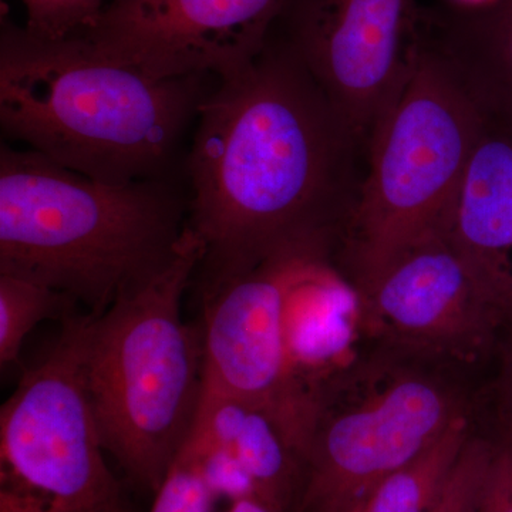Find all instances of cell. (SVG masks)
Wrapping results in <instances>:
<instances>
[{
  "label": "cell",
  "mask_w": 512,
  "mask_h": 512,
  "mask_svg": "<svg viewBox=\"0 0 512 512\" xmlns=\"http://www.w3.org/2000/svg\"><path fill=\"white\" fill-rule=\"evenodd\" d=\"M319 255L330 251L289 249L204 293L202 397L264 413L302 464L323 399L299 367L292 305L303 271Z\"/></svg>",
  "instance_id": "7"
},
{
  "label": "cell",
  "mask_w": 512,
  "mask_h": 512,
  "mask_svg": "<svg viewBox=\"0 0 512 512\" xmlns=\"http://www.w3.org/2000/svg\"><path fill=\"white\" fill-rule=\"evenodd\" d=\"M470 437L463 414L420 456L386 478L360 512H431Z\"/></svg>",
  "instance_id": "15"
},
{
  "label": "cell",
  "mask_w": 512,
  "mask_h": 512,
  "mask_svg": "<svg viewBox=\"0 0 512 512\" xmlns=\"http://www.w3.org/2000/svg\"><path fill=\"white\" fill-rule=\"evenodd\" d=\"M416 0H286L271 35L319 84L363 150L406 83Z\"/></svg>",
  "instance_id": "9"
},
{
  "label": "cell",
  "mask_w": 512,
  "mask_h": 512,
  "mask_svg": "<svg viewBox=\"0 0 512 512\" xmlns=\"http://www.w3.org/2000/svg\"><path fill=\"white\" fill-rule=\"evenodd\" d=\"M501 372L498 379V397H500L501 417L512 416V303L510 311L501 329Z\"/></svg>",
  "instance_id": "21"
},
{
  "label": "cell",
  "mask_w": 512,
  "mask_h": 512,
  "mask_svg": "<svg viewBox=\"0 0 512 512\" xmlns=\"http://www.w3.org/2000/svg\"><path fill=\"white\" fill-rule=\"evenodd\" d=\"M494 443L471 436L431 512H478Z\"/></svg>",
  "instance_id": "17"
},
{
  "label": "cell",
  "mask_w": 512,
  "mask_h": 512,
  "mask_svg": "<svg viewBox=\"0 0 512 512\" xmlns=\"http://www.w3.org/2000/svg\"><path fill=\"white\" fill-rule=\"evenodd\" d=\"M478 512H512L511 436L503 434L501 439L494 443Z\"/></svg>",
  "instance_id": "20"
},
{
  "label": "cell",
  "mask_w": 512,
  "mask_h": 512,
  "mask_svg": "<svg viewBox=\"0 0 512 512\" xmlns=\"http://www.w3.org/2000/svg\"><path fill=\"white\" fill-rule=\"evenodd\" d=\"M180 178L106 184L28 148H0V272L25 276L103 315L183 247Z\"/></svg>",
  "instance_id": "3"
},
{
  "label": "cell",
  "mask_w": 512,
  "mask_h": 512,
  "mask_svg": "<svg viewBox=\"0 0 512 512\" xmlns=\"http://www.w3.org/2000/svg\"><path fill=\"white\" fill-rule=\"evenodd\" d=\"M215 501L200 461L183 448L158 487L150 512H212Z\"/></svg>",
  "instance_id": "19"
},
{
  "label": "cell",
  "mask_w": 512,
  "mask_h": 512,
  "mask_svg": "<svg viewBox=\"0 0 512 512\" xmlns=\"http://www.w3.org/2000/svg\"><path fill=\"white\" fill-rule=\"evenodd\" d=\"M463 414L447 386L412 370L366 383L339 407L325 397L303 463L296 512H360L386 478Z\"/></svg>",
  "instance_id": "8"
},
{
  "label": "cell",
  "mask_w": 512,
  "mask_h": 512,
  "mask_svg": "<svg viewBox=\"0 0 512 512\" xmlns=\"http://www.w3.org/2000/svg\"><path fill=\"white\" fill-rule=\"evenodd\" d=\"M204 248L187 228L174 261L103 315L87 313L84 373L106 453L156 491L190 439L204 390L202 330L183 298Z\"/></svg>",
  "instance_id": "4"
},
{
  "label": "cell",
  "mask_w": 512,
  "mask_h": 512,
  "mask_svg": "<svg viewBox=\"0 0 512 512\" xmlns=\"http://www.w3.org/2000/svg\"><path fill=\"white\" fill-rule=\"evenodd\" d=\"M69 296L25 276L0 272V365H19L25 340L42 320L74 315Z\"/></svg>",
  "instance_id": "16"
},
{
  "label": "cell",
  "mask_w": 512,
  "mask_h": 512,
  "mask_svg": "<svg viewBox=\"0 0 512 512\" xmlns=\"http://www.w3.org/2000/svg\"><path fill=\"white\" fill-rule=\"evenodd\" d=\"M451 2L468 6V8H478V6L493 5V3L500 2V0H451Z\"/></svg>",
  "instance_id": "23"
},
{
  "label": "cell",
  "mask_w": 512,
  "mask_h": 512,
  "mask_svg": "<svg viewBox=\"0 0 512 512\" xmlns=\"http://www.w3.org/2000/svg\"><path fill=\"white\" fill-rule=\"evenodd\" d=\"M424 37L456 66L481 104L512 116V0L421 12Z\"/></svg>",
  "instance_id": "13"
},
{
  "label": "cell",
  "mask_w": 512,
  "mask_h": 512,
  "mask_svg": "<svg viewBox=\"0 0 512 512\" xmlns=\"http://www.w3.org/2000/svg\"><path fill=\"white\" fill-rule=\"evenodd\" d=\"M360 299L363 318L394 342L463 360L497 340L511 308L443 234L400 256Z\"/></svg>",
  "instance_id": "11"
},
{
  "label": "cell",
  "mask_w": 512,
  "mask_h": 512,
  "mask_svg": "<svg viewBox=\"0 0 512 512\" xmlns=\"http://www.w3.org/2000/svg\"><path fill=\"white\" fill-rule=\"evenodd\" d=\"M286 0H111L82 37L154 79L225 80L264 50Z\"/></svg>",
  "instance_id": "10"
},
{
  "label": "cell",
  "mask_w": 512,
  "mask_h": 512,
  "mask_svg": "<svg viewBox=\"0 0 512 512\" xmlns=\"http://www.w3.org/2000/svg\"><path fill=\"white\" fill-rule=\"evenodd\" d=\"M483 116L456 66L417 28L412 69L373 131L340 232L360 298L400 256L443 234Z\"/></svg>",
  "instance_id": "5"
},
{
  "label": "cell",
  "mask_w": 512,
  "mask_h": 512,
  "mask_svg": "<svg viewBox=\"0 0 512 512\" xmlns=\"http://www.w3.org/2000/svg\"><path fill=\"white\" fill-rule=\"evenodd\" d=\"M227 512H281L266 503L259 497L241 498V500L231 501V507Z\"/></svg>",
  "instance_id": "22"
},
{
  "label": "cell",
  "mask_w": 512,
  "mask_h": 512,
  "mask_svg": "<svg viewBox=\"0 0 512 512\" xmlns=\"http://www.w3.org/2000/svg\"><path fill=\"white\" fill-rule=\"evenodd\" d=\"M503 426H504L503 434H505V436L512 437V416L504 417Z\"/></svg>",
  "instance_id": "24"
},
{
  "label": "cell",
  "mask_w": 512,
  "mask_h": 512,
  "mask_svg": "<svg viewBox=\"0 0 512 512\" xmlns=\"http://www.w3.org/2000/svg\"><path fill=\"white\" fill-rule=\"evenodd\" d=\"M190 439L228 451L251 478L259 498L278 511H286L302 485V463L275 424L244 404L202 397Z\"/></svg>",
  "instance_id": "14"
},
{
  "label": "cell",
  "mask_w": 512,
  "mask_h": 512,
  "mask_svg": "<svg viewBox=\"0 0 512 512\" xmlns=\"http://www.w3.org/2000/svg\"><path fill=\"white\" fill-rule=\"evenodd\" d=\"M365 157L308 70L269 35L247 69L217 80L185 153L204 293L289 249H332Z\"/></svg>",
  "instance_id": "1"
},
{
  "label": "cell",
  "mask_w": 512,
  "mask_h": 512,
  "mask_svg": "<svg viewBox=\"0 0 512 512\" xmlns=\"http://www.w3.org/2000/svg\"><path fill=\"white\" fill-rule=\"evenodd\" d=\"M111 0H23L25 28L32 35L59 40L87 32Z\"/></svg>",
  "instance_id": "18"
},
{
  "label": "cell",
  "mask_w": 512,
  "mask_h": 512,
  "mask_svg": "<svg viewBox=\"0 0 512 512\" xmlns=\"http://www.w3.org/2000/svg\"><path fill=\"white\" fill-rule=\"evenodd\" d=\"M210 79H154L97 55L82 37L45 39L3 19V136L100 183L180 178Z\"/></svg>",
  "instance_id": "2"
},
{
  "label": "cell",
  "mask_w": 512,
  "mask_h": 512,
  "mask_svg": "<svg viewBox=\"0 0 512 512\" xmlns=\"http://www.w3.org/2000/svg\"><path fill=\"white\" fill-rule=\"evenodd\" d=\"M63 323L3 403L0 512H123L84 373L87 313Z\"/></svg>",
  "instance_id": "6"
},
{
  "label": "cell",
  "mask_w": 512,
  "mask_h": 512,
  "mask_svg": "<svg viewBox=\"0 0 512 512\" xmlns=\"http://www.w3.org/2000/svg\"><path fill=\"white\" fill-rule=\"evenodd\" d=\"M483 109L443 235L512 303V116Z\"/></svg>",
  "instance_id": "12"
}]
</instances>
